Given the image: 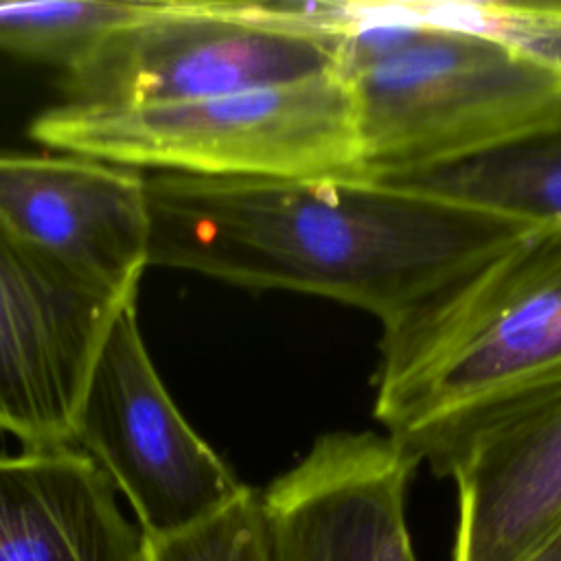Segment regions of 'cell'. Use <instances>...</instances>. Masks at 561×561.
Wrapping results in <instances>:
<instances>
[{
    "mask_svg": "<svg viewBox=\"0 0 561 561\" xmlns=\"http://www.w3.org/2000/svg\"><path fill=\"white\" fill-rule=\"evenodd\" d=\"M121 298L0 215V430L24 449L72 445L75 412Z\"/></svg>",
    "mask_w": 561,
    "mask_h": 561,
    "instance_id": "obj_7",
    "label": "cell"
},
{
    "mask_svg": "<svg viewBox=\"0 0 561 561\" xmlns=\"http://www.w3.org/2000/svg\"><path fill=\"white\" fill-rule=\"evenodd\" d=\"M160 0H18L0 2V53L55 61L61 70L105 35L149 18Z\"/></svg>",
    "mask_w": 561,
    "mask_h": 561,
    "instance_id": "obj_13",
    "label": "cell"
},
{
    "mask_svg": "<svg viewBox=\"0 0 561 561\" xmlns=\"http://www.w3.org/2000/svg\"><path fill=\"white\" fill-rule=\"evenodd\" d=\"M0 561H142V533L77 447L0 451Z\"/></svg>",
    "mask_w": 561,
    "mask_h": 561,
    "instance_id": "obj_11",
    "label": "cell"
},
{
    "mask_svg": "<svg viewBox=\"0 0 561 561\" xmlns=\"http://www.w3.org/2000/svg\"><path fill=\"white\" fill-rule=\"evenodd\" d=\"M344 2L160 0L64 70L66 103L199 101L342 72Z\"/></svg>",
    "mask_w": 561,
    "mask_h": 561,
    "instance_id": "obj_5",
    "label": "cell"
},
{
    "mask_svg": "<svg viewBox=\"0 0 561 561\" xmlns=\"http://www.w3.org/2000/svg\"><path fill=\"white\" fill-rule=\"evenodd\" d=\"M383 184L467 204L533 228H559L561 121L467 162Z\"/></svg>",
    "mask_w": 561,
    "mask_h": 561,
    "instance_id": "obj_12",
    "label": "cell"
},
{
    "mask_svg": "<svg viewBox=\"0 0 561 561\" xmlns=\"http://www.w3.org/2000/svg\"><path fill=\"white\" fill-rule=\"evenodd\" d=\"M142 561H267L261 491L245 486L228 506L178 535L142 537Z\"/></svg>",
    "mask_w": 561,
    "mask_h": 561,
    "instance_id": "obj_14",
    "label": "cell"
},
{
    "mask_svg": "<svg viewBox=\"0 0 561 561\" xmlns=\"http://www.w3.org/2000/svg\"><path fill=\"white\" fill-rule=\"evenodd\" d=\"M44 147L140 171L348 180L362 175L357 116L342 72L199 101L35 116Z\"/></svg>",
    "mask_w": 561,
    "mask_h": 561,
    "instance_id": "obj_4",
    "label": "cell"
},
{
    "mask_svg": "<svg viewBox=\"0 0 561 561\" xmlns=\"http://www.w3.org/2000/svg\"><path fill=\"white\" fill-rule=\"evenodd\" d=\"M458 13L561 72V0L465 2Z\"/></svg>",
    "mask_w": 561,
    "mask_h": 561,
    "instance_id": "obj_15",
    "label": "cell"
},
{
    "mask_svg": "<svg viewBox=\"0 0 561 561\" xmlns=\"http://www.w3.org/2000/svg\"><path fill=\"white\" fill-rule=\"evenodd\" d=\"M72 447L125 495L147 539L193 528L245 491L167 392L138 327L136 298L118 309L90 366Z\"/></svg>",
    "mask_w": 561,
    "mask_h": 561,
    "instance_id": "obj_6",
    "label": "cell"
},
{
    "mask_svg": "<svg viewBox=\"0 0 561 561\" xmlns=\"http://www.w3.org/2000/svg\"><path fill=\"white\" fill-rule=\"evenodd\" d=\"M438 476L458 493L454 561H526L561 528V392L471 432Z\"/></svg>",
    "mask_w": 561,
    "mask_h": 561,
    "instance_id": "obj_10",
    "label": "cell"
},
{
    "mask_svg": "<svg viewBox=\"0 0 561 561\" xmlns=\"http://www.w3.org/2000/svg\"><path fill=\"white\" fill-rule=\"evenodd\" d=\"M0 215L85 280L138 296L149 267L145 171L72 153H0Z\"/></svg>",
    "mask_w": 561,
    "mask_h": 561,
    "instance_id": "obj_9",
    "label": "cell"
},
{
    "mask_svg": "<svg viewBox=\"0 0 561 561\" xmlns=\"http://www.w3.org/2000/svg\"><path fill=\"white\" fill-rule=\"evenodd\" d=\"M381 331L375 419L438 476L471 432L561 392V226L526 230Z\"/></svg>",
    "mask_w": 561,
    "mask_h": 561,
    "instance_id": "obj_2",
    "label": "cell"
},
{
    "mask_svg": "<svg viewBox=\"0 0 561 561\" xmlns=\"http://www.w3.org/2000/svg\"><path fill=\"white\" fill-rule=\"evenodd\" d=\"M526 561H561V528L546 543H541Z\"/></svg>",
    "mask_w": 561,
    "mask_h": 561,
    "instance_id": "obj_16",
    "label": "cell"
},
{
    "mask_svg": "<svg viewBox=\"0 0 561 561\" xmlns=\"http://www.w3.org/2000/svg\"><path fill=\"white\" fill-rule=\"evenodd\" d=\"M342 75L362 175L375 182L467 162L561 121V72L456 4L357 2Z\"/></svg>",
    "mask_w": 561,
    "mask_h": 561,
    "instance_id": "obj_3",
    "label": "cell"
},
{
    "mask_svg": "<svg viewBox=\"0 0 561 561\" xmlns=\"http://www.w3.org/2000/svg\"><path fill=\"white\" fill-rule=\"evenodd\" d=\"M416 467L388 434L318 436L261 491L267 561H419L405 517Z\"/></svg>",
    "mask_w": 561,
    "mask_h": 561,
    "instance_id": "obj_8",
    "label": "cell"
},
{
    "mask_svg": "<svg viewBox=\"0 0 561 561\" xmlns=\"http://www.w3.org/2000/svg\"><path fill=\"white\" fill-rule=\"evenodd\" d=\"M147 265L394 324L533 226L392 184L145 171Z\"/></svg>",
    "mask_w": 561,
    "mask_h": 561,
    "instance_id": "obj_1",
    "label": "cell"
}]
</instances>
